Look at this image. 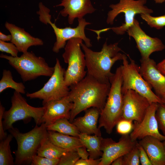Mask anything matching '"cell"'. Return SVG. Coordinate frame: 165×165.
<instances>
[{
  "label": "cell",
  "instance_id": "1",
  "mask_svg": "<svg viewBox=\"0 0 165 165\" xmlns=\"http://www.w3.org/2000/svg\"><path fill=\"white\" fill-rule=\"evenodd\" d=\"M110 83H103L87 74L77 83L70 86L68 96L73 103L69 121L72 123L82 111L92 107L101 111L104 108L110 88Z\"/></svg>",
  "mask_w": 165,
  "mask_h": 165
},
{
  "label": "cell",
  "instance_id": "2",
  "mask_svg": "<svg viewBox=\"0 0 165 165\" xmlns=\"http://www.w3.org/2000/svg\"><path fill=\"white\" fill-rule=\"evenodd\" d=\"M118 43L108 45L107 41L99 52L93 51L84 44L81 43L84 51L87 68V74L103 83H110L109 80L114 75L111 69L115 63L122 60L123 54L118 46Z\"/></svg>",
  "mask_w": 165,
  "mask_h": 165
},
{
  "label": "cell",
  "instance_id": "3",
  "mask_svg": "<svg viewBox=\"0 0 165 165\" xmlns=\"http://www.w3.org/2000/svg\"><path fill=\"white\" fill-rule=\"evenodd\" d=\"M111 86L105 105L101 111L98 128H104L108 134L122 118L123 105L122 92L123 79L120 66L109 80Z\"/></svg>",
  "mask_w": 165,
  "mask_h": 165
},
{
  "label": "cell",
  "instance_id": "4",
  "mask_svg": "<svg viewBox=\"0 0 165 165\" xmlns=\"http://www.w3.org/2000/svg\"><path fill=\"white\" fill-rule=\"evenodd\" d=\"M8 130L15 138L17 144V149L15 153V164H31L32 157L37 154L42 141L48 136L46 126L44 123L39 126L36 124L32 130L24 133L13 127Z\"/></svg>",
  "mask_w": 165,
  "mask_h": 165
},
{
  "label": "cell",
  "instance_id": "5",
  "mask_svg": "<svg viewBox=\"0 0 165 165\" xmlns=\"http://www.w3.org/2000/svg\"><path fill=\"white\" fill-rule=\"evenodd\" d=\"M1 58L7 60L9 64L17 72L23 81L27 82L40 76L50 77L54 67H50L42 57L27 51L20 57H13L2 53Z\"/></svg>",
  "mask_w": 165,
  "mask_h": 165
},
{
  "label": "cell",
  "instance_id": "6",
  "mask_svg": "<svg viewBox=\"0 0 165 165\" xmlns=\"http://www.w3.org/2000/svg\"><path fill=\"white\" fill-rule=\"evenodd\" d=\"M129 58L130 63L126 55L123 54V64L120 66L123 79L122 94H123L127 90H132L146 98L151 104H163L161 99L153 92L152 87L141 75L140 67L134 60Z\"/></svg>",
  "mask_w": 165,
  "mask_h": 165
},
{
  "label": "cell",
  "instance_id": "7",
  "mask_svg": "<svg viewBox=\"0 0 165 165\" xmlns=\"http://www.w3.org/2000/svg\"><path fill=\"white\" fill-rule=\"evenodd\" d=\"M38 7L39 9L37 11V13L39 15L40 21L44 24H50L53 29L56 36V41L52 48L53 52L58 53L61 49L64 48L67 41L73 38H81L89 48L92 46L90 39L86 37L85 32V27L91 23L87 22L82 18L78 19V25L76 28H59L51 21L50 9L42 3L39 4Z\"/></svg>",
  "mask_w": 165,
  "mask_h": 165
},
{
  "label": "cell",
  "instance_id": "8",
  "mask_svg": "<svg viewBox=\"0 0 165 165\" xmlns=\"http://www.w3.org/2000/svg\"><path fill=\"white\" fill-rule=\"evenodd\" d=\"M82 40L73 38L68 41L64 48L62 57L68 67L64 73V80L69 87L84 78L87 73L85 55L82 50L81 44Z\"/></svg>",
  "mask_w": 165,
  "mask_h": 165
},
{
  "label": "cell",
  "instance_id": "9",
  "mask_svg": "<svg viewBox=\"0 0 165 165\" xmlns=\"http://www.w3.org/2000/svg\"><path fill=\"white\" fill-rule=\"evenodd\" d=\"M147 2V0H119L116 4H111L112 9L107 14V24H113L115 18L121 13L124 14L125 22L120 26L109 28V30L117 35H123L133 24L136 14L152 13L153 10L145 5Z\"/></svg>",
  "mask_w": 165,
  "mask_h": 165
},
{
  "label": "cell",
  "instance_id": "10",
  "mask_svg": "<svg viewBox=\"0 0 165 165\" xmlns=\"http://www.w3.org/2000/svg\"><path fill=\"white\" fill-rule=\"evenodd\" d=\"M11 106L5 111L3 117L4 130L13 127L16 122L29 118H33L36 124L41 125V121L45 111V107H35L29 105L21 94L15 91L11 98Z\"/></svg>",
  "mask_w": 165,
  "mask_h": 165
},
{
  "label": "cell",
  "instance_id": "11",
  "mask_svg": "<svg viewBox=\"0 0 165 165\" xmlns=\"http://www.w3.org/2000/svg\"><path fill=\"white\" fill-rule=\"evenodd\" d=\"M54 67V69L53 75L43 86L35 92L27 93V97L31 99L42 100L43 104L68 95L70 90L64 80L65 70L61 66L57 58Z\"/></svg>",
  "mask_w": 165,
  "mask_h": 165
},
{
  "label": "cell",
  "instance_id": "12",
  "mask_svg": "<svg viewBox=\"0 0 165 165\" xmlns=\"http://www.w3.org/2000/svg\"><path fill=\"white\" fill-rule=\"evenodd\" d=\"M158 103H152L148 108L142 120L134 121L133 128L130 136L132 141H137L147 136L157 138L161 141L165 140V136L159 131L156 113Z\"/></svg>",
  "mask_w": 165,
  "mask_h": 165
},
{
  "label": "cell",
  "instance_id": "13",
  "mask_svg": "<svg viewBox=\"0 0 165 165\" xmlns=\"http://www.w3.org/2000/svg\"><path fill=\"white\" fill-rule=\"evenodd\" d=\"M137 142L132 141L129 134L122 135L117 142L111 138H103L101 147L103 153L99 165L111 164L116 159L130 151Z\"/></svg>",
  "mask_w": 165,
  "mask_h": 165
},
{
  "label": "cell",
  "instance_id": "14",
  "mask_svg": "<svg viewBox=\"0 0 165 165\" xmlns=\"http://www.w3.org/2000/svg\"><path fill=\"white\" fill-rule=\"evenodd\" d=\"M126 32L129 36L134 39L141 59L148 58L153 53L161 51L165 49V46L161 40L157 38H152L146 34L135 19L133 24Z\"/></svg>",
  "mask_w": 165,
  "mask_h": 165
},
{
  "label": "cell",
  "instance_id": "15",
  "mask_svg": "<svg viewBox=\"0 0 165 165\" xmlns=\"http://www.w3.org/2000/svg\"><path fill=\"white\" fill-rule=\"evenodd\" d=\"M122 118L140 122L143 119L151 104L145 97L132 90L123 94Z\"/></svg>",
  "mask_w": 165,
  "mask_h": 165
},
{
  "label": "cell",
  "instance_id": "16",
  "mask_svg": "<svg viewBox=\"0 0 165 165\" xmlns=\"http://www.w3.org/2000/svg\"><path fill=\"white\" fill-rule=\"evenodd\" d=\"M140 62V74L160 98L165 95V76L158 69L155 61L150 57L141 58Z\"/></svg>",
  "mask_w": 165,
  "mask_h": 165
},
{
  "label": "cell",
  "instance_id": "17",
  "mask_svg": "<svg viewBox=\"0 0 165 165\" xmlns=\"http://www.w3.org/2000/svg\"><path fill=\"white\" fill-rule=\"evenodd\" d=\"M43 105L45 107V111L41 124L44 123L47 126L61 119L65 118L69 120L73 103L67 96L48 102Z\"/></svg>",
  "mask_w": 165,
  "mask_h": 165
},
{
  "label": "cell",
  "instance_id": "18",
  "mask_svg": "<svg viewBox=\"0 0 165 165\" xmlns=\"http://www.w3.org/2000/svg\"><path fill=\"white\" fill-rule=\"evenodd\" d=\"M56 6L64 7L60 11V14L63 17L68 16V22L70 24H73L75 19L82 18L87 14L94 13L96 10L91 0H61V3Z\"/></svg>",
  "mask_w": 165,
  "mask_h": 165
},
{
  "label": "cell",
  "instance_id": "19",
  "mask_svg": "<svg viewBox=\"0 0 165 165\" xmlns=\"http://www.w3.org/2000/svg\"><path fill=\"white\" fill-rule=\"evenodd\" d=\"M5 26L12 36L11 42L15 45L20 52L25 53L31 46L43 45L41 39L32 36L24 28L7 22Z\"/></svg>",
  "mask_w": 165,
  "mask_h": 165
},
{
  "label": "cell",
  "instance_id": "20",
  "mask_svg": "<svg viewBox=\"0 0 165 165\" xmlns=\"http://www.w3.org/2000/svg\"><path fill=\"white\" fill-rule=\"evenodd\" d=\"M85 111L83 116L75 119L72 123L81 133L101 136L100 129L97 126L101 111L94 107Z\"/></svg>",
  "mask_w": 165,
  "mask_h": 165
},
{
  "label": "cell",
  "instance_id": "21",
  "mask_svg": "<svg viewBox=\"0 0 165 165\" xmlns=\"http://www.w3.org/2000/svg\"><path fill=\"white\" fill-rule=\"evenodd\" d=\"M138 143L146 152L152 165H165V149L163 141L147 136L140 140Z\"/></svg>",
  "mask_w": 165,
  "mask_h": 165
},
{
  "label": "cell",
  "instance_id": "22",
  "mask_svg": "<svg viewBox=\"0 0 165 165\" xmlns=\"http://www.w3.org/2000/svg\"><path fill=\"white\" fill-rule=\"evenodd\" d=\"M48 137L54 145L63 149L71 150L83 146L79 138L48 130Z\"/></svg>",
  "mask_w": 165,
  "mask_h": 165
},
{
  "label": "cell",
  "instance_id": "23",
  "mask_svg": "<svg viewBox=\"0 0 165 165\" xmlns=\"http://www.w3.org/2000/svg\"><path fill=\"white\" fill-rule=\"evenodd\" d=\"M79 138L89 152V158L96 159L102 156L103 152L101 147L103 138L101 136L80 133Z\"/></svg>",
  "mask_w": 165,
  "mask_h": 165
},
{
  "label": "cell",
  "instance_id": "24",
  "mask_svg": "<svg viewBox=\"0 0 165 165\" xmlns=\"http://www.w3.org/2000/svg\"><path fill=\"white\" fill-rule=\"evenodd\" d=\"M69 150L61 148L53 144L48 136L42 141L38 148L37 154L51 159H60Z\"/></svg>",
  "mask_w": 165,
  "mask_h": 165
},
{
  "label": "cell",
  "instance_id": "25",
  "mask_svg": "<svg viewBox=\"0 0 165 165\" xmlns=\"http://www.w3.org/2000/svg\"><path fill=\"white\" fill-rule=\"evenodd\" d=\"M47 129L48 130L53 131L78 138L80 134L76 127L65 118L57 120L53 123L47 126Z\"/></svg>",
  "mask_w": 165,
  "mask_h": 165
},
{
  "label": "cell",
  "instance_id": "26",
  "mask_svg": "<svg viewBox=\"0 0 165 165\" xmlns=\"http://www.w3.org/2000/svg\"><path fill=\"white\" fill-rule=\"evenodd\" d=\"M10 88L21 94L25 93V87L22 82H16L13 79L11 72L9 70L4 69L2 76L0 80V93L6 89Z\"/></svg>",
  "mask_w": 165,
  "mask_h": 165
},
{
  "label": "cell",
  "instance_id": "27",
  "mask_svg": "<svg viewBox=\"0 0 165 165\" xmlns=\"http://www.w3.org/2000/svg\"><path fill=\"white\" fill-rule=\"evenodd\" d=\"M13 137L10 134L0 142V165H13L15 164L12 155L10 143Z\"/></svg>",
  "mask_w": 165,
  "mask_h": 165
},
{
  "label": "cell",
  "instance_id": "28",
  "mask_svg": "<svg viewBox=\"0 0 165 165\" xmlns=\"http://www.w3.org/2000/svg\"><path fill=\"white\" fill-rule=\"evenodd\" d=\"M140 15L151 27L160 29L165 27V15L156 17L152 16L148 13H142Z\"/></svg>",
  "mask_w": 165,
  "mask_h": 165
},
{
  "label": "cell",
  "instance_id": "29",
  "mask_svg": "<svg viewBox=\"0 0 165 165\" xmlns=\"http://www.w3.org/2000/svg\"><path fill=\"white\" fill-rule=\"evenodd\" d=\"M137 143L136 145L130 151L123 156V165L140 164L139 151L137 145Z\"/></svg>",
  "mask_w": 165,
  "mask_h": 165
},
{
  "label": "cell",
  "instance_id": "30",
  "mask_svg": "<svg viewBox=\"0 0 165 165\" xmlns=\"http://www.w3.org/2000/svg\"><path fill=\"white\" fill-rule=\"evenodd\" d=\"M80 158L76 149L69 150L61 157L58 165H75Z\"/></svg>",
  "mask_w": 165,
  "mask_h": 165
},
{
  "label": "cell",
  "instance_id": "31",
  "mask_svg": "<svg viewBox=\"0 0 165 165\" xmlns=\"http://www.w3.org/2000/svg\"><path fill=\"white\" fill-rule=\"evenodd\" d=\"M156 117L159 129L165 136V105L164 104L158 103Z\"/></svg>",
  "mask_w": 165,
  "mask_h": 165
},
{
  "label": "cell",
  "instance_id": "32",
  "mask_svg": "<svg viewBox=\"0 0 165 165\" xmlns=\"http://www.w3.org/2000/svg\"><path fill=\"white\" fill-rule=\"evenodd\" d=\"M133 122L122 118L116 125L117 132L122 135L129 134L133 128Z\"/></svg>",
  "mask_w": 165,
  "mask_h": 165
},
{
  "label": "cell",
  "instance_id": "33",
  "mask_svg": "<svg viewBox=\"0 0 165 165\" xmlns=\"http://www.w3.org/2000/svg\"><path fill=\"white\" fill-rule=\"evenodd\" d=\"M60 159H51L36 154L32 158L31 165H57Z\"/></svg>",
  "mask_w": 165,
  "mask_h": 165
},
{
  "label": "cell",
  "instance_id": "34",
  "mask_svg": "<svg viewBox=\"0 0 165 165\" xmlns=\"http://www.w3.org/2000/svg\"><path fill=\"white\" fill-rule=\"evenodd\" d=\"M0 51L10 54L13 57H18L19 52L15 45L12 42L0 40Z\"/></svg>",
  "mask_w": 165,
  "mask_h": 165
},
{
  "label": "cell",
  "instance_id": "35",
  "mask_svg": "<svg viewBox=\"0 0 165 165\" xmlns=\"http://www.w3.org/2000/svg\"><path fill=\"white\" fill-rule=\"evenodd\" d=\"M137 145L139 151L140 163L142 165H152L149 158L144 149L138 142Z\"/></svg>",
  "mask_w": 165,
  "mask_h": 165
},
{
  "label": "cell",
  "instance_id": "36",
  "mask_svg": "<svg viewBox=\"0 0 165 165\" xmlns=\"http://www.w3.org/2000/svg\"><path fill=\"white\" fill-rule=\"evenodd\" d=\"M5 111V108L3 105L0 103V140H2L5 139L7 134L5 132L4 130L3 121L2 119L4 112Z\"/></svg>",
  "mask_w": 165,
  "mask_h": 165
},
{
  "label": "cell",
  "instance_id": "37",
  "mask_svg": "<svg viewBox=\"0 0 165 165\" xmlns=\"http://www.w3.org/2000/svg\"><path fill=\"white\" fill-rule=\"evenodd\" d=\"M101 158L94 159L91 158L86 159H79L75 165H99Z\"/></svg>",
  "mask_w": 165,
  "mask_h": 165
},
{
  "label": "cell",
  "instance_id": "38",
  "mask_svg": "<svg viewBox=\"0 0 165 165\" xmlns=\"http://www.w3.org/2000/svg\"><path fill=\"white\" fill-rule=\"evenodd\" d=\"M76 150L80 159H86L88 158L89 154L84 146H79Z\"/></svg>",
  "mask_w": 165,
  "mask_h": 165
},
{
  "label": "cell",
  "instance_id": "39",
  "mask_svg": "<svg viewBox=\"0 0 165 165\" xmlns=\"http://www.w3.org/2000/svg\"><path fill=\"white\" fill-rule=\"evenodd\" d=\"M158 69L165 76V58L157 64Z\"/></svg>",
  "mask_w": 165,
  "mask_h": 165
},
{
  "label": "cell",
  "instance_id": "40",
  "mask_svg": "<svg viewBox=\"0 0 165 165\" xmlns=\"http://www.w3.org/2000/svg\"><path fill=\"white\" fill-rule=\"evenodd\" d=\"M12 39L11 35H6L0 32V40L3 41H11Z\"/></svg>",
  "mask_w": 165,
  "mask_h": 165
},
{
  "label": "cell",
  "instance_id": "41",
  "mask_svg": "<svg viewBox=\"0 0 165 165\" xmlns=\"http://www.w3.org/2000/svg\"><path fill=\"white\" fill-rule=\"evenodd\" d=\"M123 156L119 157L116 159L112 162L111 164L112 165H123Z\"/></svg>",
  "mask_w": 165,
  "mask_h": 165
},
{
  "label": "cell",
  "instance_id": "42",
  "mask_svg": "<svg viewBox=\"0 0 165 165\" xmlns=\"http://www.w3.org/2000/svg\"><path fill=\"white\" fill-rule=\"evenodd\" d=\"M156 3L157 4L162 3L165 2V0H154Z\"/></svg>",
  "mask_w": 165,
  "mask_h": 165
},
{
  "label": "cell",
  "instance_id": "43",
  "mask_svg": "<svg viewBox=\"0 0 165 165\" xmlns=\"http://www.w3.org/2000/svg\"><path fill=\"white\" fill-rule=\"evenodd\" d=\"M163 104L165 105V95L160 98Z\"/></svg>",
  "mask_w": 165,
  "mask_h": 165
},
{
  "label": "cell",
  "instance_id": "44",
  "mask_svg": "<svg viewBox=\"0 0 165 165\" xmlns=\"http://www.w3.org/2000/svg\"><path fill=\"white\" fill-rule=\"evenodd\" d=\"M163 142L164 145L165 149V140L163 141Z\"/></svg>",
  "mask_w": 165,
  "mask_h": 165
},
{
  "label": "cell",
  "instance_id": "45",
  "mask_svg": "<svg viewBox=\"0 0 165 165\" xmlns=\"http://www.w3.org/2000/svg\"></svg>",
  "mask_w": 165,
  "mask_h": 165
}]
</instances>
